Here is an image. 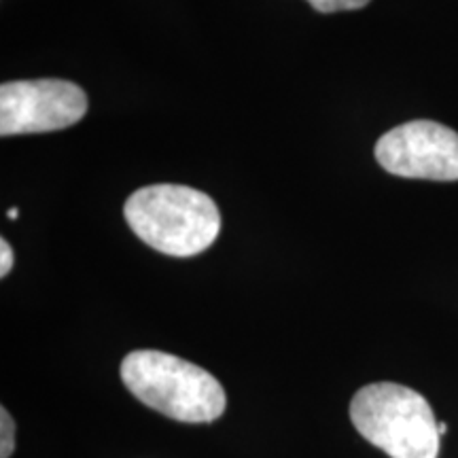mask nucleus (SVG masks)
<instances>
[{
    "label": "nucleus",
    "instance_id": "nucleus-9",
    "mask_svg": "<svg viewBox=\"0 0 458 458\" xmlns=\"http://www.w3.org/2000/svg\"><path fill=\"white\" fill-rule=\"evenodd\" d=\"M7 216H9L11 221H15V219H17V208H11L9 213H7Z\"/></svg>",
    "mask_w": 458,
    "mask_h": 458
},
{
    "label": "nucleus",
    "instance_id": "nucleus-2",
    "mask_svg": "<svg viewBox=\"0 0 458 458\" xmlns=\"http://www.w3.org/2000/svg\"><path fill=\"white\" fill-rule=\"evenodd\" d=\"M122 380L147 408L179 422H213L227 405L213 374L162 351H134L123 359Z\"/></svg>",
    "mask_w": 458,
    "mask_h": 458
},
{
    "label": "nucleus",
    "instance_id": "nucleus-4",
    "mask_svg": "<svg viewBox=\"0 0 458 458\" xmlns=\"http://www.w3.org/2000/svg\"><path fill=\"white\" fill-rule=\"evenodd\" d=\"M88 113V94L64 79L9 81L0 88V134H43L71 128Z\"/></svg>",
    "mask_w": 458,
    "mask_h": 458
},
{
    "label": "nucleus",
    "instance_id": "nucleus-10",
    "mask_svg": "<svg viewBox=\"0 0 458 458\" xmlns=\"http://www.w3.org/2000/svg\"><path fill=\"white\" fill-rule=\"evenodd\" d=\"M445 431H448V427H445L444 422H439V435H444Z\"/></svg>",
    "mask_w": 458,
    "mask_h": 458
},
{
    "label": "nucleus",
    "instance_id": "nucleus-3",
    "mask_svg": "<svg viewBox=\"0 0 458 458\" xmlns=\"http://www.w3.org/2000/svg\"><path fill=\"white\" fill-rule=\"evenodd\" d=\"M357 431L391 458H437L439 422L428 401L414 388L376 382L357 391L351 401Z\"/></svg>",
    "mask_w": 458,
    "mask_h": 458
},
{
    "label": "nucleus",
    "instance_id": "nucleus-5",
    "mask_svg": "<svg viewBox=\"0 0 458 458\" xmlns=\"http://www.w3.org/2000/svg\"><path fill=\"white\" fill-rule=\"evenodd\" d=\"M376 159L403 179L458 181V131L428 119L401 123L376 142Z\"/></svg>",
    "mask_w": 458,
    "mask_h": 458
},
{
    "label": "nucleus",
    "instance_id": "nucleus-6",
    "mask_svg": "<svg viewBox=\"0 0 458 458\" xmlns=\"http://www.w3.org/2000/svg\"><path fill=\"white\" fill-rule=\"evenodd\" d=\"M15 450V422L7 408L0 410V458H9Z\"/></svg>",
    "mask_w": 458,
    "mask_h": 458
},
{
    "label": "nucleus",
    "instance_id": "nucleus-8",
    "mask_svg": "<svg viewBox=\"0 0 458 458\" xmlns=\"http://www.w3.org/2000/svg\"><path fill=\"white\" fill-rule=\"evenodd\" d=\"M11 267H13V250H11L7 240L3 238L0 240V276H7Z\"/></svg>",
    "mask_w": 458,
    "mask_h": 458
},
{
    "label": "nucleus",
    "instance_id": "nucleus-7",
    "mask_svg": "<svg viewBox=\"0 0 458 458\" xmlns=\"http://www.w3.org/2000/svg\"><path fill=\"white\" fill-rule=\"evenodd\" d=\"M318 13H337V11H357L368 7L371 0H308Z\"/></svg>",
    "mask_w": 458,
    "mask_h": 458
},
{
    "label": "nucleus",
    "instance_id": "nucleus-1",
    "mask_svg": "<svg viewBox=\"0 0 458 458\" xmlns=\"http://www.w3.org/2000/svg\"><path fill=\"white\" fill-rule=\"evenodd\" d=\"M123 216L142 242L170 257L204 253L221 232V213L204 191L159 182L125 199Z\"/></svg>",
    "mask_w": 458,
    "mask_h": 458
}]
</instances>
